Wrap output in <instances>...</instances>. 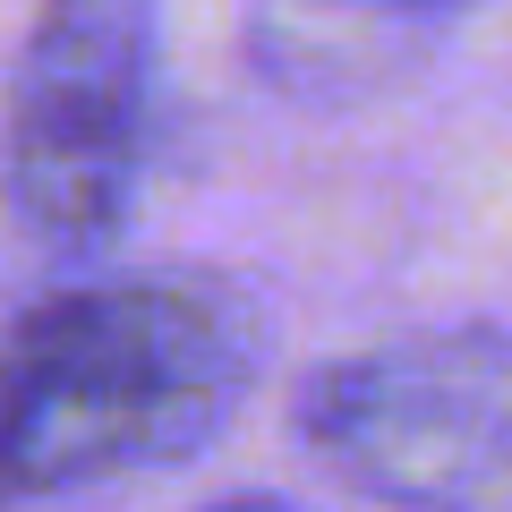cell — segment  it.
Segmentation results:
<instances>
[{"label": "cell", "instance_id": "3", "mask_svg": "<svg viewBox=\"0 0 512 512\" xmlns=\"http://www.w3.org/2000/svg\"><path fill=\"white\" fill-rule=\"evenodd\" d=\"M299 444L384 512H512V333L419 325L316 367Z\"/></svg>", "mask_w": 512, "mask_h": 512}, {"label": "cell", "instance_id": "5", "mask_svg": "<svg viewBox=\"0 0 512 512\" xmlns=\"http://www.w3.org/2000/svg\"><path fill=\"white\" fill-rule=\"evenodd\" d=\"M214 512H291V504H274V495H239V504H214Z\"/></svg>", "mask_w": 512, "mask_h": 512}, {"label": "cell", "instance_id": "4", "mask_svg": "<svg viewBox=\"0 0 512 512\" xmlns=\"http://www.w3.org/2000/svg\"><path fill=\"white\" fill-rule=\"evenodd\" d=\"M470 9L478 0H248L239 52L256 86L333 111L410 86Z\"/></svg>", "mask_w": 512, "mask_h": 512}, {"label": "cell", "instance_id": "1", "mask_svg": "<svg viewBox=\"0 0 512 512\" xmlns=\"http://www.w3.org/2000/svg\"><path fill=\"white\" fill-rule=\"evenodd\" d=\"M265 308L222 265H137L0 325V504L171 470L248 410Z\"/></svg>", "mask_w": 512, "mask_h": 512}, {"label": "cell", "instance_id": "2", "mask_svg": "<svg viewBox=\"0 0 512 512\" xmlns=\"http://www.w3.org/2000/svg\"><path fill=\"white\" fill-rule=\"evenodd\" d=\"M163 0H43L0 77V239L86 265L120 239L154 154Z\"/></svg>", "mask_w": 512, "mask_h": 512}]
</instances>
